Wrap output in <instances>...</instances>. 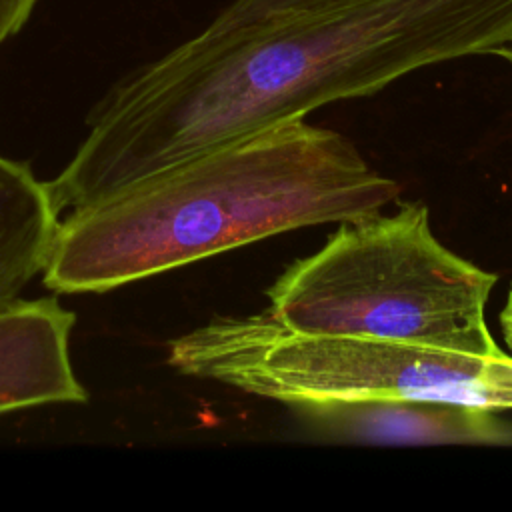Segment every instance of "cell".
<instances>
[{
    "label": "cell",
    "mask_w": 512,
    "mask_h": 512,
    "mask_svg": "<svg viewBox=\"0 0 512 512\" xmlns=\"http://www.w3.org/2000/svg\"><path fill=\"white\" fill-rule=\"evenodd\" d=\"M446 46L434 0H348L206 26L92 106L86 138L50 180L54 200L72 212L330 102L370 96L440 64Z\"/></svg>",
    "instance_id": "1"
},
{
    "label": "cell",
    "mask_w": 512,
    "mask_h": 512,
    "mask_svg": "<svg viewBox=\"0 0 512 512\" xmlns=\"http://www.w3.org/2000/svg\"><path fill=\"white\" fill-rule=\"evenodd\" d=\"M400 194L342 134L290 120L142 178L60 220L44 286L102 294Z\"/></svg>",
    "instance_id": "2"
},
{
    "label": "cell",
    "mask_w": 512,
    "mask_h": 512,
    "mask_svg": "<svg viewBox=\"0 0 512 512\" xmlns=\"http://www.w3.org/2000/svg\"><path fill=\"white\" fill-rule=\"evenodd\" d=\"M498 276L448 250L424 202L340 222L268 288V312L308 334L398 340L500 356L486 304Z\"/></svg>",
    "instance_id": "3"
},
{
    "label": "cell",
    "mask_w": 512,
    "mask_h": 512,
    "mask_svg": "<svg viewBox=\"0 0 512 512\" xmlns=\"http://www.w3.org/2000/svg\"><path fill=\"white\" fill-rule=\"evenodd\" d=\"M168 362L186 376L276 400L292 410L380 400H438L512 410V354L474 356L422 344L298 332L268 310L216 316L174 338Z\"/></svg>",
    "instance_id": "4"
},
{
    "label": "cell",
    "mask_w": 512,
    "mask_h": 512,
    "mask_svg": "<svg viewBox=\"0 0 512 512\" xmlns=\"http://www.w3.org/2000/svg\"><path fill=\"white\" fill-rule=\"evenodd\" d=\"M72 328L74 312L52 296L0 308V414L88 400L70 360Z\"/></svg>",
    "instance_id": "5"
},
{
    "label": "cell",
    "mask_w": 512,
    "mask_h": 512,
    "mask_svg": "<svg viewBox=\"0 0 512 512\" xmlns=\"http://www.w3.org/2000/svg\"><path fill=\"white\" fill-rule=\"evenodd\" d=\"M294 412L318 430L356 442L400 446L512 444V426L498 416V410L472 404L380 400L308 406Z\"/></svg>",
    "instance_id": "6"
},
{
    "label": "cell",
    "mask_w": 512,
    "mask_h": 512,
    "mask_svg": "<svg viewBox=\"0 0 512 512\" xmlns=\"http://www.w3.org/2000/svg\"><path fill=\"white\" fill-rule=\"evenodd\" d=\"M60 212L50 182L0 154V308L22 300L30 280L44 272Z\"/></svg>",
    "instance_id": "7"
},
{
    "label": "cell",
    "mask_w": 512,
    "mask_h": 512,
    "mask_svg": "<svg viewBox=\"0 0 512 512\" xmlns=\"http://www.w3.org/2000/svg\"><path fill=\"white\" fill-rule=\"evenodd\" d=\"M342 2L348 0H232L208 26L232 28L250 22H260L266 18L324 10Z\"/></svg>",
    "instance_id": "8"
},
{
    "label": "cell",
    "mask_w": 512,
    "mask_h": 512,
    "mask_svg": "<svg viewBox=\"0 0 512 512\" xmlns=\"http://www.w3.org/2000/svg\"><path fill=\"white\" fill-rule=\"evenodd\" d=\"M36 4L38 0H0V46L24 28Z\"/></svg>",
    "instance_id": "9"
},
{
    "label": "cell",
    "mask_w": 512,
    "mask_h": 512,
    "mask_svg": "<svg viewBox=\"0 0 512 512\" xmlns=\"http://www.w3.org/2000/svg\"><path fill=\"white\" fill-rule=\"evenodd\" d=\"M500 328H502L506 352L512 354V286L506 294V302H504V308L500 312Z\"/></svg>",
    "instance_id": "10"
},
{
    "label": "cell",
    "mask_w": 512,
    "mask_h": 512,
    "mask_svg": "<svg viewBox=\"0 0 512 512\" xmlns=\"http://www.w3.org/2000/svg\"><path fill=\"white\" fill-rule=\"evenodd\" d=\"M502 58H504V60H506V62L512 66V46H510V48L504 52V56H502Z\"/></svg>",
    "instance_id": "11"
}]
</instances>
